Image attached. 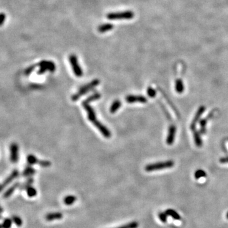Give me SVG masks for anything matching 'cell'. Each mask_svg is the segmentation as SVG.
Wrapping results in <instances>:
<instances>
[{
    "mask_svg": "<svg viewBox=\"0 0 228 228\" xmlns=\"http://www.w3.org/2000/svg\"><path fill=\"white\" fill-rule=\"evenodd\" d=\"M2 215H1V214H0V219H2Z\"/></svg>",
    "mask_w": 228,
    "mask_h": 228,
    "instance_id": "cell-37",
    "label": "cell"
},
{
    "mask_svg": "<svg viewBox=\"0 0 228 228\" xmlns=\"http://www.w3.org/2000/svg\"><path fill=\"white\" fill-rule=\"evenodd\" d=\"M168 216L172 217L173 218H174L175 220H180L181 219V217L178 214V213L175 211L174 210H173V209H167V210L165 212Z\"/></svg>",
    "mask_w": 228,
    "mask_h": 228,
    "instance_id": "cell-19",
    "label": "cell"
},
{
    "mask_svg": "<svg viewBox=\"0 0 228 228\" xmlns=\"http://www.w3.org/2000/svg\"><path fill=\"white\" fill-rule=\"evenodd\" d=\"M18 176V171L17 170H13L12 173V174L6 179V180L3 182V183L0 185V192H1L6 186H8L12 180L14 179H15Z\"/></svg>",
    "mask_w": 228,
    "mask_h": 228,
    "instance_id": "cell-11",
    "label": "cell"
},
{
    "mask_svg": "<svg viewBox=\"0 0 228 228\" xmlns=\"http://www.w3.org/2000/svg\"><path fill=\"white\" fill-rule=\"evenodd\" d=\"M63 215L60 212H51L48 213L45 215V219L47 221H53L55 220H61Z\"/></svg>",
    "mask_w": 228,
    "mask_h": 228,
    "instance_id": "cell-12",
    "label": "cell"
},
{
    "mask_svg": "<svg viewBox=\"0 0 228 228\" xmlns=\"http://www.w3.org/2000/svg\"><path fill=\"white\" fill-rule=\"evenodd\" d=\"M27 195L29 198H33L37 195V190L32 186H28L26 189Z\"/></svg>",
    "mask_w": 228,
    "mask_h": 228,
    "instance_id": "cell-21",
    "label": "cell"
},
{
    "mask_svg": "<svg viewBox=\"0 0 228 228\" xmlns=\"http://www.w3.org/2000/svg\"><path fill=\"white\" fill-rule=\"evenodd\" d=\"M6 18V15L4 13H0V26H1L5 22Z\"/></svg>",
    "mask_w": 228,
    "mask_h": 228,
    "instance_id": "cell-33",
    "label": "cell"
},
{
    "mask_svg": "<svg viewBox=\"0 0 228 228\" xmlns=\"http://www.w3.org/2000/svg\"><path fill=\"white\" fill-rule=\"evenodd\" d=\"M18 186H19V183H15L13 185H12L10 188H8L5 192V193L3 195V198H8V197L10 196L13 193V192H15V190L17 188H18Z\"/></svg>",
    "mask_w": 228,
    "mask_h": 228,
    "instance_id": "cell-17",
    "label": "cell"
},
{
    "mask_svg": "<svg viewBox=\"0 0 228 228\" xmlns=\"http://www.w3.org/2000/svg\"><path fill=\"white\" fill-rule=\"evenodd\" d=\"M10 160L13 163H17L18 160V146L16 143L10 146Z\"/></svg>",
    "mask_w": 228,
    "mask_h": 228,
    "instance_id": "cell-9",
    "label": "cell"
},
{
    "mask_svg": "<svg viewBox=\"0 0 228 228\" xmlns=\"http://www.w3.org/2000/svg\"><path fill=\"white\" fill-rule=\"evenodd\" d=\"M36 173L35 169H34L31 166L27 167L23 172V176L25 177H29L34 174Z\"/></svg>",
    "mask_w": 228,
    "mask_h": 228,
    "instance_id": "cell-22",
    "label": "cell"
},
{
    "mask_svg": "<svg viewBox=\"0 0 228 228\" xmlns=\"http://www.w3.org/2000/svg\"><path fill=\"white\" fill-rule=\"evenodd\" d=\"M126 101L129 103H145L147 102V99L144 96L141 95H128L125 98Z\"/></svg>",
    "mask_w": 228,
    "mask_h": 228,
    "instance_id": "cell-8",
    "label": "cell"
},
{
    "mask_svg": "<svg viewBox=\"0 0 228 228\" xmlns=\"http://www.w3.org/2000/svg\"><path fill=\"white\" fill-rule=\"evenodd\" d=\"M12 218H6L3 221V222L2 224V228H10L12 224Z\"/></svg>",
    "mask_w": 228,
    "mask_h": 228,
    "instance_id": "cell-26",
    "label": "cell"
},
{
    "mask_svg": "<svg viewBox=\"0 0 228 228\" xmlns=\"http://www.w3.org/2000/svg\"><path fill=\"white\" fill-rule=\"evenodd\" d=\"M134 12L126 11L122 12H113L107 15V18L110 20H121V19H131L134 17Z\"/></svg>",
    "mask_w": 228,
    "mask_h": 228,
    "instance_id": "cell-4",
    "label": "cell"
},
{
    "mask_svg": "<svg viewBox=\"0 0 228 228\" xmlns=\"http://www.w3.org/2000/svg\"><path fill=\"white\" fill-rule=\"evenodd\" d=\"M167 215L165 212H160L158 214L159 219L164 223H165L167 221Z\"/></svg>",
    "mask_w": 228,
    "mask_h": 228,
    "instance_id": "cell-29",
    "label": "cell"
},
{
    "mask_svg": "<svg viewBox=\"0 0 228 228\" xmlns=\"http://www.w3.org/2000/svg\"><path fill=\"white\" fill-rule=\"evenodd\" d=\"M174 165V162L172 160H169V161L164 162H159V163L149 164L145 167V170L147 171V172H151V171L171 168Z\"/></svg>",
    "mask_w": 228,
    "mask_h": 228,
    "instance_id": "cell-2",
    "label": "cell"
},
{
    "mask_svg": "<svg viewBox=\"0 0 228 228\" xmlns=\"http://www.w3.org/2000/svg\"><path fill=\"white\" fill-rule=\"evenodd\" d=\"M226 218H227V219H228V212H227V214H226Z\"/></svg>",
    "mask_w": 228,
    "mask_h": 228,
    "instance_id": "cell-36",
    "label": "cell"
},
{
    "mask_svg": "<svg viewBox=\"0 0 228 228\" xmlns=\"http://www.w3.org/2000/svg\"><path fill=\"white\" fill-rule=\"evenodd\" d=\"M40 67V70L37 72V74L41 75L43 74L46 71L53 72L56 69V66L55 63L51 61H45L43 60L38 64Z\"/></svg>",
    "mask_w": 228,
    "mask_h": 228,
    "instance_id": "cell-5",
    "label": "cell"
},
{
    "mask_svg": "<svg viewBox=\"0 0 228 228\" xmlns=\"http://www.w3.org/2000/svg\"><path fill=\"white\" fill-rule=\"evenodd\" d=\"M33 181H34V179L32 178V177H29V178H28V179H27V181H26V183L22 186V189H26L27 188H28V186H31V184H32V183H33Z\"/></svg>",
    "mask_w": 228,
    "mask_h": 228,
    "instance_id": "cell-31",
    "label": "cell"
},
{
    "mask_svg": "<svg viewBox=\"0 0 228 228\" xmlns=\"http://www.w3.org/2000/svg\"><path fill=\"white\" fill-rule=\"evenodd\" d=\"M100 98H101V94L99 93H94L93 94H91V96H89L88 98H86L85 100H84L82 103L89 104L93 101L99 100Z\"/></svg>",
    "mask_w": 228,
    "mask_h": 228,
    "instance_id": "cell-18",
    "label": "cell"
},
{
    "mask_svg": "<svg viewBox=\"0 0 228 228\" xmlns=\"http://www.w3.org/2000/svg\"><path fill=\"white\" fill-rule=\"evenodd\" d=\"M35 68H36V65H32V66H28V67L25 70V74L27 75L31 74L34 71Z\"/></svg>",
    "mask_w": 228,
    "mask_h": 228,
    "instance_id": "cell-32",
    "label": "cell"
},
{
    "mask_svg": "<svg viewBox=\"0 0 228 228\" xmlns=\"http://www.w3.org/2000/svg\"><path fill=\"white\" fill-rule=\"evenodd\" d=\"M77 200V197L74 195H67L63 198V203L66 205H72Z\"/></svg>",
    "mask_w": 228,
    "mask_h": 228,
    "instance_id": "cell-15",
    "label": "cell"
},
{
    "mask_svg": "<svg viewBox=\"0 0 228 228\" xmlns=\"http://www.w3.org/2000/svg\"><path fill=\"white\" fill-rule=\"evenodd\" d=\"M194 139H195V144L197 146L200 147L202 145V141L200 138V136L199 133L196 131L194 132Z\"/></svg>",
    "mask_w": 228,
    "mask_h": 228,
    "instance_id": "cell-23",
    "label": "cell"
},
{
    "mask_svg": "<svg viewBox=\"0 0 228 228\" xmlns=\"http://www.w3.org/2000/svg\"><path fill=\"white\" fill-rule=\"evenodd\" d=\"M100 83V80L94 79L91 82H89L88 84L82 86V87L79 88L78 93L74 94L72 97L71 98L72 100L74 101L78 100L82 96H83V95L89 93L90 91H92L93 89H94Z\"/></svg>",
    "mask_w": 228,
    "mask_h": 228,
    "instance_id": "cell-1",
    "label": "cell"
},
{
    "mask_svg": "<svg viewBox=\"0 0 228 228\" xmlns=\"http://www.w3.org/2000/svg\"><path fill=\"white\" fill-rule=\"evenodd\" d=\"M176 132V126L174 125L170 126L169 129V133H168V136H167V140H166L167 145H171L173 144L174 139H175Z\"/></svg>",
    "mask_w": 228,
    "mask_h": 228,
    "instance_id": "cell-10",
    "label": "cell"
},
{
    "mask_svg": "<svg viewBox=\"0 0 228 228\" xmlns=\"http://www.w3.org/2000/svg\"><path fill=\"white\" fill-rule=\"evenodd\" d=\"M205 110V107L204 106H202L199 108L198 110L197 111L196 115H195V117L192 122V124H191V127H190V128H191V129L192 131H195V127H196V122H198V120L200 119V116L202 115L203 113L204 112Z\"/></svg>",
    "mask_w": 228,
    "mask_h": 228,
    "instance_id": "cell-13",
    "label": "cell"
},
{
    "mask_svg": "<svg viewBox=\"0 0 228 228\" xmlns=\"http://www.w3.org/2000/svg\"><path fill=\"white\" fill-rule=\"evenodd\" d=\"M92 124L99 130V131L101 133L104 138H110L111 137L112 134L110 130L105 126H104L98 119L93 121Z\"/></svg>",
    "mask_w": 228,
    "mask_h": 228,
    "instance_id": "cell-6",
    "label": "cell"
},
{
    "mask_svg": "<svg viewBox=\"0 0 228 228\" xmlns=\"http://www.w3.org/2000/svg\"><path fill=\"white\" fill-rule=\"evenodd\" d=\"M122 103L119 100H116L113 102L110 108V112L111 113H115L121 107Z\"/></svg>",
    "mask_w": 228,
    "mask_h": 228,
    "instance_id": "cell-16",
    "label": "cell"
},
{
    "mask_svg": "<svg viewBox=\"0 0 228 228\" xmlns=\"http://www.w3.org/2000/svg\"><path fill=\"white\" fill-rule=\"evenodd\" d=\"M113 28V25L110 23H107V24H104L102 25H100L98 28V30L100 33H104L108 32L110 30H112Z\"/></svg>",
    "mask_w": 228,
    "mask_h": 228,
    "instance_id": "cell-14",
    "label": "cell"
},
{
    "mask_svg": "<svg viewBox=\"0 0 228 228\" xmlns=\"http://www.w3.org/2000/svg\"><path fill=\"white\" fill-rule=\"evenodd\" d=\"M220 162L222 164H226L228 163V157L222 158L220 159Z\"/></svg>",
    "mask_w": 228,
    "mask_h": 228,
    "instance_id": "cell-34",
    "label": "cell"
},
{
    "mask_svg": "<svg viewBox=\"0 0 228 228\" xmlns=\"http://www.w3.org/2000/svg\"><path fill=\"white\" fill-rule=\"evenodd\" d=\"M69 59L75 75L78 78L82 77L83 75V71L79 64L78 57L75 55L72 54L69 56Z\"/></svg>",
    "mask_w": 228,
    "mask_h": 228,
    "instance_id": "cell-3",
    "label": "cell"
},
{
    "mask_svg": "<svg viewBox=\"0 0 228 228\" xmlns=\"http://www.w3.org/2000/svg\"><path fill=\"white\" fill-rule=\"evenodd\" d=\"M206 176V173L204 170H198L196 171V173H195V177L196 179H198L200 177H205Z\"/></svg>",
    "mask_w": 228,
    "mask_h": 228,
    "instance_id": "cell-27",
    "label": "cell"
},
{
    "mask_svg": "<svg viewBox=\"0 0 228 228\" xmlns=\"http://www.w3.org/2000/svg\"><path fill=\"white\" fill-rule=\"evenodd\" d=\"M139 226V223L136 221H133L131 222H129L127 224L123 225L122 226L116 227V228H138Z\"/></svg>",
    "mask_w": 228,
    "mask_h": 228,
    "instance_id": "cell-24",
    "label": "cell"
},
{
    "mask_svg": "<svg viewBox=\"0 0 228 228\" xmlns=\"http://www.w3.org/2000/svg\"><path fill=\"white\" fill-rule=\"evenodd\" d=\"M147 94L150 98H155L156 96V91L151 87H148L147 89Z\"/></svg>",
    "mask_w": 228,
    "mask_h": 228,
    "instance_id": "cell-28",
    "label": "cell"
},
{
    "mask_svg": "<svg viewBox=\"0 0 228 228\" xmlns=\"http://www.w3.org/2000/svg\"><path fill=\"white\" fill-rule=\"evenodd\" d=\"M176 90L178 93H182L184 91V84L181 79H177L176 81Z\"/></svg>",
    "mask_w": 228,
    "mask_h": 228,
    "instance_id": "cell-20",
    "label": "cell"
},
{
    "mask_svg": "<svg viewBox=\"0 0 228 228\" xmlns=\"http://www.w3.org/2000/svg\"><path fill=\"white\" fill-rule=\"evenodd\" d=\"M208 119H210V117H207V119H202L200 120V126H201L202 133H205V126L207 124V120Z\"/></svg>",
    "mask_w": 228,
    "mask_h": 228,
    "instance_id": "cell-30",
    "label": "cell"
},
{
    "mask_svg": "<svg viewBox=\"0 0 228 228\" xmlns=\"http://www.w3.org/2000/svg\"><path fill=\"white\" fill-rule=\"evenodd\" d=\"M0 228H2V226L0 225Z\"/></svg>",
    "mask_w": 228,
    "mask_h": 228,
    "instance_id": "cell-38",
    "label": "cell"
},
{
    "mask_svg": "<svg viewBox=\"0 0 228 228\" xmlns=\"http://www.w3.org/2000/svg\"><path fill=\"white\" fill-rule=\"evenodd\" d=\"M3 212V209L1 206H0V214H2Z\"/></svg>",
    "mask_w": 228,
    "mask_h": 228,
    "instance_id": "cell-35",
    "label": "cell"
},
{
    "mask_svg": "<svg viewBox=\"0 0 228 228\" xmlns=\"http://www.w3.org/2000/svg\"><path fill=\"white\" fill-rule=\"evenodd\" d=\"M27 160L28 163L30 165H34V164H39L40 165L43 167H50L51 165V163L50 161L47 160H38L34 155H28L27 158Z\"/></svg>",
    "mask_w": 228,
    "mask_h": 228,
    "instance_id": "cell-7",
    "label": "cell"
},
{
    "mask_svg": "<svg viewBox=\"0 0 228 228\" xmlns=\"http://www.w3.org/2000/svg\"><path fill=\"white\" fill-rule=\"evenodd\" d=\"M12 221L14 224H15V225L18 227H21L22 226V224H23V221L22 220V218L18 217V216H17V215H13L12 216Z\"/></svg>",
    "mask_w": 228,
    "mask_h": 228,
    "instance_id": "cell-25",
    "label": "cell"
}]
</instances>
